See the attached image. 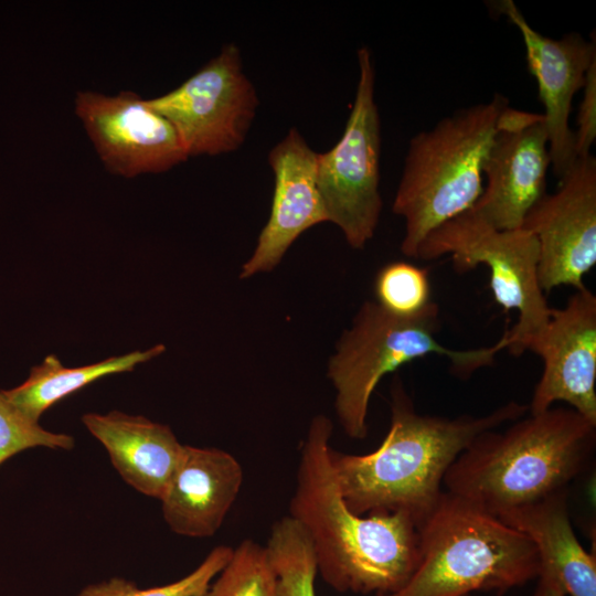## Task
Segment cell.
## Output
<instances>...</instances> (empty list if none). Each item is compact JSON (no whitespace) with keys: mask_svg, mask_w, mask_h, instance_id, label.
Listing matches in <instances>:
<instances>
[{"mask_svg":"<svg viewBox=\"0 0 596 596\" xmlns=\"http://www.w3.org/2000/svg\"><path fill=\"white\" fill-rule=\"evenodd\" d=\"M418 532L416 568L401 589L384 596L502 594L540 575L538 552L524 534L446 491Z\"/></svg>","mask_w":596,"mask_h":596,"instance_id":"cell-5","label":"cell"},{"mask_svg":"<svg viewBox=\"0 0 596 596\" xmlns=\"http://www.w3.org/2000/svg\"><path fill=\"white\" fill-rule=\"evenodd\" d=\"M166 347L156 344L145 351H132L76 368H67L57 356L50 354L33 366L20 385L3 390L7 397L30 417L39 421L42 414L64 397L107 375L132 371L161 353Z\"/></svg>","mask_w":596,"mask_h":596,"instance_id":"cell-19","label":"cell"},{"mask_svg":"<svg viewBox=\"0 0 596 596\" xmlns=\"http://www.w3.org/2000/svg\"><path fill=\"white\" fill-rule=\"evenodd\" d=\"M202 596H286L265 545L245 539Z\"/></svg>","mask_w":596,"mask_h":596,"instance_id":"cell-21","label":"cell"},{"mask_svg":"<svg viewBox=\"0 0 596 596\" xmlns=\"http://www.w3.org/2000/svg\"><path fill=\"white\" fill-rule=\"evenodd\" d=\"M146 102L173 126L188 158L238 149L258 106L256 89L243 71L234 43L223 46L172 91Z\"/></svg>","mask_w":596,"mask_h":596,"instance_id":"cell-9","label":"cell"},{"mask_svg":"<svg viewBox=\"0 0 596 596\" xmlns=\"http://www.w3.org/2000/svg\"><path fill=\"white\" fill-rule=\"evenodd\" d=\"M265 546L286 596H316L311 541L296 520L289 515L276 520Z\"/></svg>","mask_w":596,"mask_h":596,"instance_id":"cell-20","label":"cell"},{"mask_svg":"<svg viewBox=\"0 0 596 596\" xmlns=\"http://www.w3.org/2000/svg\"><path fill=\"white\" fill-rule=\"evenodd\" d=\"M492 7L517 26L523 39L529 71L538 82L544 107L551 166L561 179L577 159L570 114L573 97L583 88L587 70L596 58L595 32L588 41L575 32L556 40L535 31L513 0L496 1Z\"/></svg>","mask_w":596,"mask_h":596,"instance_id":"cell-14","label":"cell"},{"mask_svg":"<svg viewBox=\"0 0 596 596\" xmlns=\"http://www.w3.org/2000/svg\"><path fill=\"white\" fill-rule=\"evenodd\" d=\"M390 407L391 425L375 450L352 455L330 448V461L351 511L402 512L417 528L438 504L444 478L458 456L482 433L528 412V405L511 401L480 416L421 414L398 375L392 382Z\"/></svg>","mask_w":596,"mask_h":596,"instance_id":"cell-2","label":"cell"},{"mask_svg":"<svg viewBox=\"0 0 596 596\" xmlns=\"http://www.w3.org/2000/svg\"><path fill=\"white\" fill-rule=\"evenodd\" d=\"M74 113L109 173H162L188 159L173 126L136 92L79 91Z\"/></svg>","mask_w":596,"mask_h":596,"instance_id":"cell-11","label":"cell"},{"mask_svg":"<svg viewBox=\"0 0 596 596\" xmlns=\"http://www.w3.org/2000/svg\"><path fill=\"white\" fill-rule=\"evenodd\" d=\"M359 81L344 131L328 151L317 153V185L328 222L336 224L348 244L363 248L377 227L381 121L374 98L375 71L371 51L358 50Z\"/></svg>","mask_w":596,"mask_h":596,"instance_id":"cell-8","label":"cell"},{"mask_svg":"<svg viewBox=\"0 0 596 596\" xmlns=\"http://www.w3.org/2000/svg\"><path fill=\"white\" fill-rule=\"evenodd\" d=\"M232 553V546L216 545L195 570L181 579L163 586L141 589L134 582L116 577L91 584L77 596H202L227 564Z\"/></svg>","mask_w":596,"mask_h":596,"instance_id":"cell-22","label":"cell"},{"mask_svg":"<svg viewBox=\"0 0 596 596\" xmlns=\"http://www.w3.org/2000/svg\"><path fill=\"white\" fill-rule=\"evenodd\" d=\"M243 480L242 465L228 451L184 445L159 500L164 522L181 536H213L235 503Z\"/></svg>","mask_w":596,"mask_h":596,"instance_id":"cell-16","label":"cell"},{"mask_svg":"<svg viewBox=\"0 0 596 596\" xmlns=\"http://www.w3.org/2000/svg\"><path fill=\"white\" fill-rule=\"evenodd\" d=\"M75 439L68 434L43 428L14 405L0 390V466L12 456L34 447L71 450Z\"/></svg>","mask_w":596,"mask_h":596,"instance_id":"cell-24","label":"cell"},{"mask_svg":"<svg viewBox=\"0 0 596 596\" xmlns=\"http://www.w3.org/2000/svg\"><path fill=\"white\" fill-rule=\"evenodd\" d=\"M439 307L430 301L419 313L400 317L376 301L364 302L350 329L345 330L328 365L336 391L334 408L343 432L353 439L368 434L371 396L387 374L428 355L445 356L458 377H469L493 363L507 348L505 336L491 347L457 350L437 339Z\"/></svg>","mask_w":596,"mask_h":596,"instance_id":"cell-6","label":"cell"},{"mask_svg":"<svg viewBox=\"0 0 596 596\" xmlns=\"http://www.w3.org/2000/svg\"><path fill=\"white\" fill-rule=\"evenodd\" d=\"M582 89L583 98L577 114V130L574 132L577 157L589 155L596 139V58L587 70Z\"/></svg>","mask_w":596,"mask_h":596,"instance_id":"cell-25","label":"cell"},{"mask_svg":"<svg viewBox=\"0 0 596 596\" xmlns=\"http://www.w3.org/2000/svg\"><path fill=\"white\" fill-rule=\"evenodd\" d=\"M376 302L387 312L412 317L423 311L430 300V285L425 268L406 262L382 267L375 278Z\"/></svg>","mask_w":596,"mask_h":596,"instance_id":"cell-23","label":"cell"},{"mask_svg":"<svg viewBox=\"0 0 596 596\" xmlns=\"http://www.w3.org/2000/svg\"><path fill=\"white\" fill-rule=\"evenodd\" d=\"M550 166L542 114L508 107L482 166L487 185L470 209L497 230L522 227L546 193Z\"/></svg>","mask_w":596,"mask_h":596,"instance_id":"cell-13","label":"cell"},{"mask_svg":"<svg viewBox=\"0 0 596 596\" xmlns=\"http://www.w3.org/2000/svg\"><path fill=\"white\" fill-rule=\"evenodd\" d=\"M526 350L543 361L529 414L565 402L596 425V296L586 286L575 290L565 307L552 309L545 327L525 341Z\"/></svg>","mask_w":596,"mask_h":596,"instance_id":"cell-12","label":"cell"},{"mask_svg":"<svg viewBox=\"0 0 596 596\" xmlns=\"http://www.w3.org/2000/svg\"><path fill=\"white\" fill-rule=\"evenodd\" d=\"M332 423L311 421L300 448L288 515L308 534L317 572L339 593L401 589L419 560V532L406 513L360 515L347 505L330 461Z\"/></svg>","mask_w":596,"mask_h":596,"instance_id":"cell-1","label":"cell"},{"mask_svg":"<svg viewBox=\"0 0 596 596\" xmlns=\"http://www.w3.org/2000/svg\"><path fill=\"white\" fill-rule=\"evenodd\" d=\"M534 545L540 574L550 575L566 596H596V560L576 538L566 490L497 517Z\"/></svg>","mask_w":596,"mask_h":596,"instance_id":"cell-18","label":"cell"},{"mask_svg":"<svg viewBox=\"0 0 596 596\" xmlns=\"http://www.w3.org/2000/svg\"><path fill=\"white\" fill-rule=\"evenodd\" d=\"M532 596H566L553 577L540 574Z\"/></svg>","mask_w":596,"mask_h":596,"instance_id":"cell-26","label":"cell"},{"mask_svg":"<svg viewBox=\"0 0 596 596\" xmlns=\"http://www.w3.org/2000/svg\"><path fill=\"white\" fill-rule=\"evenodd\" d=\"M82 421L120 477L140 493L160 500L184 446L171 428L119 411L86 413Z\"/></svg>","mask_w":596,"mask_h":596,"instance_id":"cell-17","label":"cell"},{"mask_svg":"<svg viewBox=\"0 0 596 596\" xmlns=\"http://www.w3.org/2000/svg\"><path fill=\"white\" fill-rule=\"evenodd\" d=\"M595 446L596 425L572 408L529 414L479 435L448 469L445 491L498 517L566 490Z\"/></svg>","mask_w":596,"mask_h":596,"instance_id":"cell-3","label":"cell"},{"mask_svg":"<svg viewBox=\"0 0 596 596\" xmlns=\"http://www.w3.org/2000/svg\"><path fill=\"white\" fill-rule=\"evenodd\" d=\"M450 255L457 272L485 265L493 298L518 320L505 331L507 348L520 355L528 339L538 334L552 313L538 275L539 244L528 230H497L471 209L432 231L422 242L417 258Z\"/></svg>","mask_w":596,"mask_h":596,"instance_id":"cell-7","label":"cell"},{"mask_svg":"<svg viewBox=\"0 0 596 596\" xmlns=\"http://www.w3.org/2000/svg\"><path fill=\"white\" fill-rule=\"evenodd\" d=\"M268 162L275 177L270 215L240 278L272 270L301 233L328 222L317 185V152L296 128L270 150Z\"/></svg>","mask_w":596,"mask_h":596,"instance_id":"cell-15","label":"cell"},{"mask_svg":"<svg viewBox=\"0 0 596 596\" xmlns=\"http://www.w3.org/2000/svg\"><path fill=\"white\" fill-rule=\"evenodd\" d=\"M522 227L538 241L544 292L564 285L584 288L583 278L596 264V158L577 157L557 191L533 205Z\"/></svg>","mask_w":596,"mask_h":596,"instance_id":"cell-10","label":"cell"},{"mask_svg":"<svg viewBox=\"0 0 596 596\" xmlns=\"http://www.w3.org/2000/svg\"><path fill=\"white\" fill-rule=\"evenodd\" d=\"M508 107V100L494 94L411 139L392 205L404 220V255L417 258L432 231L469 210L481 195L482 166Z\"/></svg>","mask_w":596,"mask_h":596,"instance_id":"cell-4","label":"cell"}]
</instances>
